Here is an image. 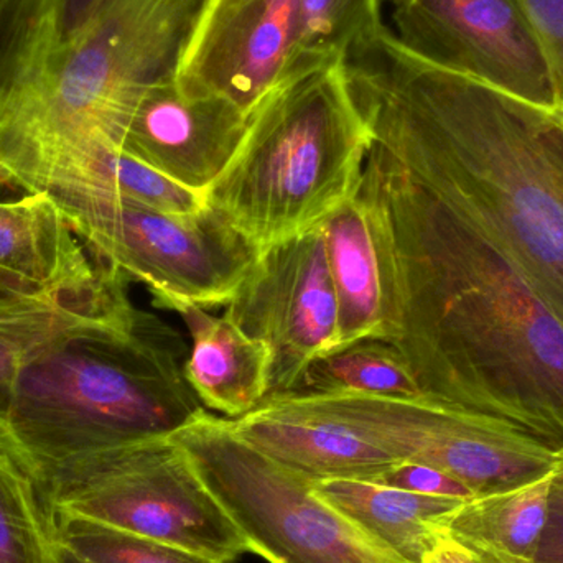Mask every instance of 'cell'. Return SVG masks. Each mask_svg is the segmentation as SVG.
<instances>
[{"mask_svg": "<svg viewBox=\"0 0 563 563\" xmlns=\"http://www.w3.org/2000/svg\"><path fill=\"white\" fill-rule=\"evenodd\" d=\"M371 208L390 341L422 396L563 450V327L462 217L369 147Z\"/></svg>", "mask_w": 563, "mask_h": 563, "instance_id": "1", "label": "cell"}, {"mask_svg": "<svg viewBox=\"0 0 563 563\" xmlns=\"http://www.w3.org/2000/svg\"><path fill=\"white\" fill-rule=\"evenodd\" d=\"M371 148L482 233L563 327V112L423 62L384 29L344 59Z\"/></svg>", "mask_w": 563, "mask_h": 563, "instance_id": "2", "label": "cell"}, {"mask_svg": "<svg viewBox=\"0 0 563 563\" xmlns=\"http://www.w3.org/2000/svg\"><path fill=\"white\" fill-rule=\"evenodd\" d=\"M187 344L129 301L76 328L19 374L5 423L33 478L79 456L167 439L205 412L184 376Z\"/></svg>", "mask_w": 563, "mask_h": 563, "instance_id": "3", "label": "cell"}, {"mask_svg": "<svg viewBox=\"0 0 563 563\" xmlns=\"http://www.w3.org/2000/svg\"><path fill=\"white\" fill-rule=\"evenodd\" d=\"M369 145L344 62L307 69L251 112L240 148L205 194L207 205L264 253L356 197Z\"/></svg>", "mask_w": 563, "mask_h": 563, "instance_id": "4", "label": "cell"}, {"mask_svg": "<svg viewBox=\"0 0 563 563\" xmlns=\"http://www.w3.org/2000/svg\"><path fill=\"white\" fill-rule=\"evenodd\" d=\"M207 0H102L75 40L0 86V185L40 194L69 142L174 79Z\"/></svg>", "mask_w": 563, "mask_h": 563, "instance_id": "5", "label": "cell"}, {"mask_svg": "<svg viewBox=\"0 0 563 563\" xmlns=\"http://www.w3.org/2000/svg\"><path fill=\"white\" fill-rule=\"evenodd\" d=\"M35 482L48 518L78 516L217 563L251 554L172 437L79 456Z\"/></svg>", "mask_w": 563, "mask_h": 563, "instance_id": "6", "label": "cell"}, {"mask_svg": "<svg viewBox=\"0 0 563 563\" xmlns=\"http://www.w3.org/2000/svg\"><path fill=\"white\" fill-rule=\"evenodd\" d=\"M211 495L269 563H397L314 496L313 483L205 410L172 435Z\"/></svg>", "mask_w": 563, "mask_h": 563, "instance_id": "7", "label": "cell"}, {"mask_svg": "<svg viewBox=\"0 0 563 563\" xmlns=\"http://www.w3.org/2000/svg\"><path fill=\"white\" fill-rule=\"evenodd\" d=\"M96 261L144 284L154 298L227 307L260 251L207 207L178 214L104 195H49Z\"/></svg>", "mask_w": 563, "mask_h": 563, "instance_id": "8", "label": "cell"}, {"mask_svg": "<svg viewBox=\"0 0 563 563\" xmlns=\"http://www.w3.org/2000/svg\"><path fill=\"white\" fill-rule=\"evenodd\" d=\"M300 397L397 462L440 470L465 483L476 496L542 478L558 466L563 452L501 420L452 409L427 397Z\"/></svg>", "mask_w": 563, "mask_h": 563, "instance_id": "9", "label": "cell"}, {"mask_svg": "<svg viewBox=\"0 0 563 563\" xmlns=\"http://www.w3.org/2000/svg\"><path fill=\"white\" fill-rule=\"evenodd\" d=\"M404 48L542 108L561 109L551 55L519 0H389Z\"/></svg>", "mask_w": 563, "mask_h": 563, "instance_id": "10", "label": "cell"}, {"mask_svg": "<svg viewBox=\"0 0 563 563\" xmlns=\"http://www.w3.org/2000/svg\"><path fill=\"white\" fill-rule=\"evenodd\" d=\"M224 308L241 330L269 347L267 399L294 393L308 364L334 350L340 338L320 227L261 253Z\"/></svg>", "mask_w": 563, "mask_h": 563, "instance_id": "11", "label": "cell"}, {"mask_svg": "<svg viewBox=\"0 0 563 563\" xmlns=\"http://www.w3.org/2000/svg\"><path fill=\"white\" fill-rule=\"evenodd\" d=\"M297 0H207L175 71L188 98L220 96L251 114L307 69Z\"/></svg>", "mask_w": 563, "mask_h": 563, "instance_id": "12", "label": "cell"}, {"mask_svg": "<svg viewBox=\"0 0 563 563\" xmlns=\"http://www.w3.org/2000/svg\"><path fill=\"white\" fill-rule=\"evenodd\" d=\"M250 115L220 96L188 98L167 79L119 102L98 129L168 180L207 194L240 148Z\"/></svg>", "mask_w": 563, "mask_h": 563, "instance_id": "13", "label": "cell"}, {"mask_svg": "<svg viewBox=\"0 0 563 563\" xmlns=\"http://www.w3.org/2000/svg\"><path fill=\"white\" fill-rule=\"evenodd\" d=\"M228 420L241 439L311 483H380L400 463L294 394L264 400L247 416Z\"/></svg>", "mask_w": 563, "mask_h": 563, "instance_id": "14", "label": "cell"}, {"mask_svg": "<svg viewBox=\"0 0 563 563\" xmlns=\"http://www.w3.org/2000/svg\"><path fill=\"white\" fill-rule=\"evenodd\" d=\"M111 267L92 263L48 194L0 201V295L59 298L108 279Z\"/></svg>", "mask_w": 563, "mask_h": 563, "instance_id": "15", "label": "cell"}, {"mask_svg": "<svg viewBox=\"0 0 563 563\" xmlns=\"http://www.w3.org/2000/svg\"><path fill=\"white\" fill-rule=\"evenodd\" d=\"M154 305L175 311L190 333L184 376L205 409L241 419L267 399L271 351L263 341L194 301L164 297L154 298Z\"/></svg>", "mask_w": 563, "mask_h": 563, "instance_id": "16", "label": "cell"}, {"mask_svg": "<svg viewBox=\"0 0 563 563\" xmlns=\"http://www.w3.org/2000/svg\"><path fill=\"white\" fill-rule=\"evenodd\" d=\"M311 489L397 563H429L446 519L465 503L356 479H324Z\"/></svg>", "mask_w": 563, "mask_h": 563, "instance_id": "17", "label": "cell"}, {"mask_svg": "<svg viewBox=\"0 0 563 563\" xmlns=\"http://www.w3.org/2000/svg\"><path fill=\"white\" fill-rule=\"evenodd\" d=\"M320 230L338 301L336 347L363 340L389 343V300L371 208L356 195Z\"/></svg>", "mask_w": 563, "mask_h": 563, "instance_id": "18", "label": "cell"}, {"mask_svg": "<svg viewBox=\"0 0 563 563\" xmlns=\"http://www.w3.org/2000/svg\"><path fill=\"white\" fill-rule=\"evenodd\" d=\"M128 277L112 269L99 287L59 298L0 295V419L5 420L19 374L76 328L104 320L131 301Z\"/></svg>", "mask_w": 563, "mask_h": 563, "instance_id": "19", "label": "cell"}, {"mask_svg": "<svg viewBox=\"0 0 563 563\" xmlns=\"http://www.w3.org/2000/svg\"><path fill=\"white\" fill-rule=\"evenodd\" d=\"M68 191L121 198L167 213L191 214L208 207L205 194L188 190L125 154L98 128L69 142L46 175L42 194Z\"/></svg>", "mask_w": 563, "mask_h": 563, "instance_id": "20", "label": "cell"}, {"mask_svg": "<svg viewBox=\"0 0 563 563\" xmlns=\"http://www.w3.org/2000/svg\"><path fill=\"white\" fill-rule=\"evenodd\" d=\"M554 470L534 482L463 503L446 519L445 536L470 552L496 551L534 561L548 525Z\"/></svg>", "mask_w": 563, "mask_h": 563, "instance_id": "21", "label": "cell"}, {"mask_svg": "<svg viewBox=\"0 0 563 563\" xmlns=\"http://www.w3.org/2000/svg\"><path fill=\"white\" fill-rule=\"evenodd\" d=\"M102 0H0V86L82 32Z\"/></svg>", "mask_w": 563, "mask_h": 563, "instance_id": "22", "label": "cell"}, {"mask_svg": "<svg viewBox=\"0 0 563 563\" xmlns=\"http://www.w3.org/2000/svg\"><path fill=\"white\" fill-rule=\"evenodd\" d=\"M291 394L423 397L402 354L393 344L379 340L357 341L321 354L308 364Z\"/></svg>", "mask_w": 563, "mask_h": 563, "instance_id": "23", "label": "cell"}, {"mask_svg": "<svg viewBox=\"0 0 563 563\" xmlns=\"http://www.w3.org/2000/svg\"><path fill=\"white\" fill-rule=\"evenodd\" d=\"M301 53L310 66L344 62L386 25L380 0H297Z\"/></svg>", "mask_w": 563, "mask_h": 563, "instance_id": "24", "label": "cell"}, {"mask_svg": "<svg viewBox=\"0 0 563 563\" xmlns=\"http://www.w3.org/2000/svg\"><path fill=\"white\" fill-rule=\"evenodd\" d=\"M53 544L32 472L0 462V563H53Z\"/></svg>", "mask_w": 563, "mask_h": 563, "instance_id": "25", "label": "cell"}, {"mask_svg": "<svg viewBox=\"0 0 563 563\" xmlns=\"http://www.w3.org/2000/svg\"><path fill=\"white\" fill-rule=\"evenodd\" d=\"M53 539L91 563H217L78 516H49Z\"/></svg>", "mask_w": 563, "mask_h": 563, "instance_id": "26", "label": "cell"}, {"mask_svg": "<svg viewBox=\"0 0 563 563\" xmlns=\"http://www.w3.org/2000/svg\"><path fill=\"white\" fill-rule=\"evenodd\" d=\"M377 485L393 486L419 495L443 496L468 501L476 498V493L470 486L432 466L419 463L400 462L394 465Z\"/></svg>", "mask_w": 563, "mask_h": 563, "instance_id": "27", "label": "cell"}, {"mask_svg": "<svg viewBox=\"0 0 563 563\" xmlns=\"http://www.w3.org/2000/svg\"><path fill=\"white\" fill-rule=\"evenodd\" d=\"M519 3L551 55L563 99V0H519Z\"/></svg>", "mask_w": 563, "mask_h": 563, "instance_id": "28", "label": "cell"}, {"mask_svg": "<svg viewBox=\"0 0 563 563\" xmlns=\"http://www.w3.org/2000/svg\"><path fill=\"white\" fill-rule=\"evenodd\" d=\"M536 563H563V452L552 479L548 525L536 552Z\"/></svg>", "mask_w": 563, "mask_h": 563, "instance_id": "29", "label": "cell"}, {"mask_svg": "<svg viewBox=\"0 0 563 563\" xmlns=\"http://www.w3.org/2000/svg\"><path fill=\"white\" fill-rule=\"evenodd\" d=\"M429 563H478L476 559L466 551L459 542L443 536L442 541L437 545L433 554L430 555Z\"/></svg>", "mask_w": 563, "mask_h": 563, "instance_id": "30", "label": "cell"}, {"mask_svg": "<svg viewBox=\"0 0 563 563\" xmlns=\"http://www.w3.org/2000/svg\"><path fill=\"white\" fill-rule=\"evenodd\" d=\"M0 462L15 463V465H22L30 470L29 462H26L23 453L20 452L19 445H16L9 427H7L5 420L2 419H0Z\"/></svg>", "mask_w": 563, "mask_h": 563, "instance_id": "31", "label": "cell"}, {"mask_svg": "<svg viewBox=\"0 0 563 563\" xmlns=\"http://www.w3.org/2000/svg\"><path fill=\"white\" fill-rule=\"evenodd\" d=\"M470 554H472L478 563H536L534 561L512 558V555L501 554V552L496 551H478L470 552Z\"/></svg>", "mask_w": 563, "mask_h": 563, "instance_id": "32", "label": "cell"}, {"mask_svg": "<svg viewBox=\"0 0 563 563\" xmlns=\"http://www.w3.org/2000/svg\"><path fill=\"white\" fill-rule=\"evenodd\" d=\"M55 541V539H53ZM53 563H91L76 555L75 552L66 549L65 545L55 541L53 544Z\"/></svg>", "mask_w": 563, "mask_h": 563, "instance_id": "33", "label": "cell"}, {"mask_svg": "<svg viewBox=\"0 0 563 563\" xmlns=\"http://www.w3.org/2000/svg\"><path fill=\"white\" fill-rule=\"evenodd\" d=\"M561 111L563 112V106H562V108H561Z\"/></svg>", "mask_w": 563, "mask_h": 563, "instance_id": "34", "label": "cell"}]
</instances>
